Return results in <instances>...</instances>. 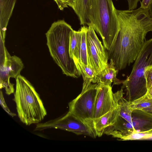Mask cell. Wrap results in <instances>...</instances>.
<instances>
[{
	"label": "cell",
	"mask_w": 152,
	"mask_h": 152,
	"mask_svg": "<svg viewBox=\"0 0 152 152\" xmlns=\"http://www.w3.org/2000/svg\"><path fill=\"white\" fill-rule=\"evenodd\" d=\"M73 30L64 20L54 22L45 34L50 55L66 76L77 78L80 75L69 53L70 36Z\"/></svg>",
	"instance_id": "7a4b0ae2"
},
{
	"label": "cell",
	"mask_w": 152,
	"mask_h": 152,
	"mask_svg": "<svg viewBox=\"0 0 152 152\" xmlns=\"http://www.w3.org/2000/svg\"><path fill=\"white\" fill-rule=\"evenodd\" d=\"M147 132V133H152V129L147 131V132Z\"/></svg>",
	"instance_id": "83f0119b"
},
{
	"label": "cell",
	"mask_w": 152,
	"mask_h": 152,
	"mask_svg": "<svg viewBox=\"0 0 152 152\" xmlns=\"http://www.w3.org/2000/svg\"><path fill=\"white\" fill-rule=\"evenodd\" d=\"M80 29L81 31L80 48L78 61L86 65H89L87 44V33L88 26H83Z\"/></svg>",
	"instance_id": "ffe728a7"
},
{
	"label": "cell",
	"mask_w": 152,
	"mask_h": 152,
	"mask_svg": "<svg viewBox=\"0 0 152 152\" xmlns=\"http://www.w3.org/2000/svg\"><path fill=\"white\" fill-rule=\"evenodd\" d=\"M80 75H82L83 83L81 92L85 91L91 84L96 83V74L90 65H86L77 59H73Z\"/></svg>",
	"instance_id": "9a60e30c"
},
{
	"label": "cell",
	"mask_w": 152,
	"mask_h": 152,
	"mask_svg": "<svg viewBox=\"0 0 152 152\" xmlns=\"http://www.w3.org/2000/svg\"><path fill=\"white\" fill-rule=\"evenodd\" d=\"M114 10L120 29L110 49L107 51L110 62L119 71L135 61L147 34L152 31V18L148 9L140 7L127 10L115 8Z\"/></svg>",
	"instance_id": "6da1fadb"
},
{
	"label": "cell",
	"mask_w": 152,
	"mask_h": 152,
	"mask_svg": "<svg viewBox=\"0 0 152 152\" xmlns=\"http://www.w3.org/2000/svg\"><path fill=\"white\" fill-rule=\"evenodd\" d=\"M123 89L121 88L120 90L114 93V95L119 108V115L127 121L130 122L132 121L133 110L129 108L130 102L123 96Z\"/></svg>",
	"instance_id": "e0dca14e"
},
{
	"label": "cell",
	"mask_w": 152,
	"mask_h": 152,
	"mask_svg": "<svg viewBox=\"0 0 152 152\" xmlns=\"http://www.w3.org/2000/svg\"><path fill=\"white\" fill-rule=\"evenodd\" d=\"M119 111L118 105L115 109L104 115L94 122V128L97 136H102L105 129L116 121Z\"/></svg>",
	"instance_id": "4fadbf2b"
},
{
	"label": "cell",
	"mask_w": 152,
	"mask_h": 152,
	"mask_svg": "<svg viewBox=\"0 0 152 152\" xmlns=\"http://www.w3.org/2000/svg\"><path fill=\"white\" fill-rule=\"evenodd\" d=\"M81 39V31L80 29L71 32L69 39V53L73 59H78L80 53Z\"/></svg>",
	"instance_id": "ac0fdd59"
},
{
	"label": "cell",
	"mask_w": 152,
	"mask_h": 152,
	"mask_svg": "<svg viewBox=\"0 0 152 152\" xmlns=\"http://www.w3.org/2000/svg\"><path fill=\"white\" fill-rule=\"evenodd\" d=\"M87 44L89 65L97 75L107 66L108 59L106 50L90 26H88Z\"/></svg>",
	"instance_id": "30bf717a"
},
{
	"label": "cell",
	"mask_w": 152,
	"mask_h": 152,
	"mask_svg": "<svg viewBox=\"0 0 152 152\" xmlns=\"http://www.w3.org/2000/svg\"><path fill=\"white\" fill-rule=\"evenodd\" d=\"M0 104L6 112L8 114L12 117H13L16 115V114L12 112L8 107L6 102L3 96L2 92L0 91Z\"/></svg>",
	"instance_id": "7402d4cb"
},
{
	"label": "cell",
	"mask_w": 152,
	"mask_h": 152,
	"mask_svg": "<svg viewBox=\"0 0 152 152\" xmlns=\"http://www.w3.org/2000/svg\"><path fill=\"white\" fill-rule=\"evenodd\" d=\"M89 1V0H69V6L73 10L78 18L80 25H88Z\"/></svg>",
	"instance_id": "2e32d148"
},
{
	"label": "cell",
	"mask_w": 152,
	"mask_h": 152,
	"mask_svg": "<svg viewBox=\"0 0 152 152\" xmlns=\"http://www.w3.org/2000/svg\"><path fill=\"white\" fill-rule=\"evenodd\" d=\"M148 90L152 87V65L145 69V73Z\"/></svg>",
	"instance_id": "44dd1931"
},
{
	"label": "cell",
	"mask_w": 152,
	"mask_h": 152,
	"mask_svg": "<svg viewBox=\"0 0 152 152\" xmlns=\"http://www.w3.org/2000/svg\"><path fill=\"white\" fill-rule=\"evenodd\" d=\"M152 65V38L145 40L134 61L130 75L122 80L127 100L132 102L146 94L148 91L145 73L146 68Z\"/></svg>",
	"instance_id": "5b68a950"
},
{
	"label": "cell",
	"mask_w": 152,
	"mask_h": 152,
	"mask_svg": "<svg viewBox=\"0 0 152 152\" xmlns=\"http://www.w3.org/2000/svg\"><path fill=\"white\" fill-rule=\"evenodd\" d=\"M97 85V83L91 84L69 103V111L88 125L95 133L93 113Z\"/></svg>",
	"instance_id": "52a82bcc"
},
{
	"label": "cell",
	"mask_w": 152,
	"mask_h": 152,
	"mask_svg": "<svg viewBox=\"0 0 152 152\" xmlns=\"http://www.w3.org/2000/svg\"><path fill=\"white\" fill-rule=\"evenodd\" d=\"M13 100L18 117L26 125L39 123L47 114L43 103L34 87L20 75L16 79Z\"/></svg>",
	"instance_id": "277c9868"
},
{
	"label": "cell",
	"mask_w": 152,
	"mask_h": 152,
	"mask_svg": "<svg viewBox=\"0 0 152 152\" xmlns=\"http://www.w3.org/2000/svg\"><path fill=\"white\" fill-rule=\"evenodd\" d=\"M112 63H108L107 66L96 75V83L111 86L113 82L114 85L122 84V80L118 79L116 76L118 72Z\"/></svg>",
	"instance_id": "5bb4252c"
},
{
	"label": "cell",
	"mask_w": 152,
	"mask_h": 152,
	"mask_svg": "<svg viewBox=\"0 0 152 152\" xmlns=\"http://www.w3.org/2000/svg\"><path fill=\"white\" fill-rule=\"evenodd\" d=\"M58 129L72 132L77 135H84L92 138L96 133L87 124L68 112L64 115L44 123L37 124L34 131L48 129Z\"/></svg>",
	"instance_id": "9c48e42d"
},
{
	"label": "cell",
	"mask_w": 152,
	"mask_h": 152,
	"mask_svg": "<svg viewBox=\"0 0 152 152\" xmlns=\"http://www.w3.org/2000/svg\"><path fill=\"white\" fill-rule=\"evenodd\" d=\"M151 0H142L140 2V7L145 9H148Z\"/></svg>",
	"instance_id": "cb8c5ba5"
},
{
	"label": "cell",
	"mask_w": 152,
	"mask_h": 152,
	"mask_svg": "<svg viewBox=\"0 0 152 152\" xmlns=\"http://www.w3.org/2000/svg\"><path fill=\"white\" fill-rule=\"evenodd\" d=\"M148 9L150 14L152 18V0L150 3Z\"/></svg>",
	"instance_id": "484cf974"
},
{
	"label": "cell",
	"mask_w": 152,
	"mask_h": 152,
	"mask_svg": "<svg viewBox=\"0 0 152 152\" xmlns=\"http://www.w3.org/2000/svg\"><path fill=\"white\" fill-rule=\"evenodd\" d=\"M4 43L0 41V88H4L6 94L10 95L15 92L14 84L10 83V78L16 79L20 75L24 65L19 57L10 55Z\"/></svg>",
	"instance_id": "ba28073f"
},
{
	"label": "cell",
	"mask_w": 152,
	"mask_h": 152,
	"mask_svg": "<svg viewBox=\"0 0 152 152\" xmlns=\"http://www.w3.org/2000/svg\"><path fill=\"white\" fill-rule=\"evenodd\" d=\"M129 107L132 110H137L152 113V97L147 93L139 98L130 102Z\"/></svg>",
	"instance_id": "d6986e66"
},
{
	"label": "cell",
	"mask_w": 152,
	"mask_h": 152,
	"mask_svg": "<svg viewBox=\"0 0 152 152\" xmlns=\"http://www.w3.org/2000/svg\"><path fill=\"white\" fill-rule=\"evenodd\" d=\"M129 10H133L136 8L137 4L140 0H127Z\"/></svg>",
	"instance_id": "603a6c76"
},
{
	"label": "cell",
	"mask_w": 152,
	"mask_h": 152,
	"mask_svg": "<svg viewBox=\"0 0 152 152\" xmlns=\"http://www.w3.org/2000/svg\"><path fill=\"white\" fill-rule=\"evenodd\" d=\"M142 140H152V133H148L147 135L144 137Z\"/></svg>",
	"instance_id": "d4e9b609"
},
{
	"label": "cell",
	"mask_w": 152,
	"mask_h": 152,
	"mask_svg": "<svg viewBox=\"0 0 152 152\" xmlns=\"http://www.w3.org/2000/svg\"><path fill=\"white\" fill-rule=\"evenodd\" d=\"M117 106L111 86L98 84L93 113L94 123Z\"/></svg>",
	"instance_id": "8fae6325"
},
{
	"label": "cell",
	"mask_w": 152,
	"mask_h": 152,
	"mask_svg": "<svg viewBox=\"0 0 152 152\" xmlns=\"http://www.w3.org/2000/svg\"><path fill=\"white\" fill-rule=\"evenodd\" d=\"M147 93L149 96L152 97V87L148 90Z\"/></svg>",
	"instance_id": "4316f807"
},
{
	"label": "cell",
	"mask_w": 152,
	"mask_h": 152,
	"mask_svg": "<svg viewBox=\"0 0 152 152\" xmlns=\"http://www.w3.org/2000/svg\"><path fill=\"white\" fill-rule=\"evenodd\" d=\"M132 118V121L129 122L119 115L116 121L107 127L104 134L119 139L127 134L145 132L152 129V113L134 110Z\"/></svg>",
	"instance_id": "8992f818"
},
{
	"label": "cell",
	"mask_w": 152,
	"mask_h": 152,
	"mask_svg": "<svg viewBox=\"0 0 152 152\" xmlns=\"http://www.w3.org/2000/svg\"><path fill=\"white\" fill-rule=\"evenodd\" d=\"M17 0H0V39L5 41L7 27Z\"/></svg>",
	"instance_id": "7c38bea8"
},
{
	"label": "cell",
	"mask_w": 152,
	"mask_h": 152,
	"mask_svg": "<svg viewBox=\"0 0 152 152\" xmlns=\"http://www.w3.org/2000/svg\"><path fill=\"white\" fill-rule=\"evenodd\" d=\"M112 0H89L88 24L101 37L104 46L109 50L120 28Z\"/></svg>",
	"instance_id": "3957f363"
}]
</instances>
